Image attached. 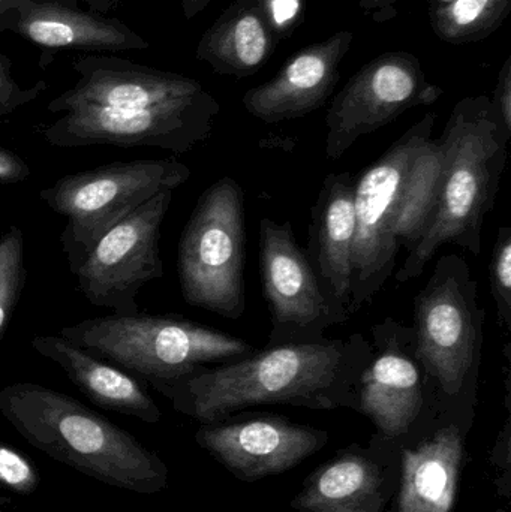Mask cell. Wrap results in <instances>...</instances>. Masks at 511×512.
Returning a JSON list of instances; mask_svg holds the SVG:
<instances>
[{
    "label": "cell",
    "instance_id": "cell-1",
    "mask_svg": "<svg viewBox=\"0 0 511 512\" xmlns=\"http://www.w3.org/2000/svg\"><path fill=\"white\" fill-rule=\"evenodd\" d=\"M372 355L371 340L284 343L255 349L248 357L198 369L155 388L179 414L216 423L255 406H293L311 411H353L357 382Z\"/></svg>",
    "mask_w": 511,
    "mask_h": 512
},
{
    "label": "cell",
    "instance_id": "cell-2",
    "mask_svg": "<svg viewBox=\"0 0 511 512\" xmlns=\"http://www.w3.org/2000/svg\"><path fill=\"white\" fill-rule=\"evenodd\" d=\"M510 140L489 96H467L453 107L438 140L443 167L434 210L396 271L399 283L422 276L443 246L482 254L483 224L500 191Z\"/></svg>",
    "mask_w": 511,
    "mask_h": 512
},
{
    "label": "cell",
    "instance_id": "cell-3",
    "mask_svg": "<svg viewBox=\"0 0 511 512\" xmlns=\"http://www.w3.org/2000/svg\"><path fill=\"white\" fill-rule=\"evenodd\" d=\"M0 414L36 450L120 490L167 489L168 466L135 436L53 388L15 382L0 388Z\"/></svg>",
    "mask_w": 511,
    "mask_h": 512
},
{
    "label": "cell",
    "instance_id": "cell-4",
    "mask_svg": "<svg viewBox=\"0 0 511 512\" xmlns=\"http://www.w3.org/2000/svg\"><path fill=\"white\" fill-rule=\"evenodd\" d=\"M486 312L461 255H443L414 300L413 339L440 408L477 409Z\"/></svg>",
    "mask_w": 511,
    "mask_h": 512
},
{
    "label": "cell",
    "instance_id": "cell-5",
    "mask_svg": "<svg viewBox=\"0 0 511 512\" xmlns=\"http://www.w3.org/2000/svg\"><path fill=\"white\" fill-rule=\"evenodd\" d=\"M60 336L98 358L113 361L150 387L179 381L201 367L248 357L240 337L174 315H110L68 325Z\"/></svg>",
    "mask_w": 511,
    "mask_h": 512
},
{
    "label": "cell",
    "instance_id": "cell-6",
    "mask_svg": "<svg viewBox=\"0 0 511 512\" xmlns=\"http://www.w3.org/2000/svg\"><path fill=\"white\" fill-rule=\"evenodd\" d=\"M245 243V194L236 180L222 177L200 195L180 239L177 273L189 306L242 318Z\"/></svg>",
    "mask_w": 511,
    "mask_h": 512
},
{
    "label": "cell",
    "instance_id": "cell-7",
    "mask_svg": "<svg viewBox=\"0 0 511 512\" xmlns=\"http://www.w3.org/2000/svg\"><path fill=\"white\" fill-rule=\"evenodd\" d=\"M188 165L174 159L116 162L68 174L42 189L41 200L65 216L60 243L72 273L95 243L138 207L188 182Z\"/></svg>",
    "mask_w": 511,
    "mask_h": 512
},
{
    "label": "cell",
    "instance_id": "cell-8",
    "mask_svg": "<svg viewBox=\"0 0 511 512\" xmlns=\"http://www.w3.org/2000/svg\"><path fill=\"white\" fill-rule=\"evenodd\" d=\"M435 119L437 114H425L356 180L351 316L371 303L395 274L405 186L417 155L432 138Z\"/></svg>",
    "mask_w": 511,
    "mask_h": 512
},
{
    "label": "cell",
    "instance_id": "cell-9",
    "mask_svg": "<svg viewBox=\"0 0 511 512\" xmlns=\"http://www.w3.org/2000/svg\"><path fill=\"white\" fill-rule=\"evenodd\" d=\"M219 113L221 105L212 93L182 104L137 110L83 105L48 126L44 138L59 149L153 147L180 155L212 137Z\"/></svg>",
    "mask_w": 511,
    "mask_h": 512
},
{
    "label": "cell",
    "instance_id": "cell-10",
    "mask_svg": "<svg viewBox=\"0 0 511 512\" xmlns=\"http://www.w3.org/2000/svg\"><path fill=\"white\" fill-rule=\"evenodd\" d=\"M444 90L431 83L419 57L389 51L363 65L333 98L326 114V156L341 158L359 138L372 134L411 108L435 104Z\"/></svg>",
    "mask_w": 511,
    "mask_h": 512
},
{
    "label": "cell",
    "instance_id": "cell-11",
    "mask_svg": "<svg viewBox=\"0 0 511 512\" xmlns=\"http://www.w3.org/2000/svg\"><path fill=\"white\" fill-rule=\"evenodd\" d=\"M174 191H162L114 225L84 256L77 270L78 288L96 307L113 315L140 312L141 288L164 276L159 240Z\"/></svg>",
    "mask_w": 511,
    "mask_h": 512
},
{
    "label": "cell",
    "instance_id": "cell-12",
    "mask_svg": "<svg viewBox=\"0 0 511 512\" xmlns=\"http://www.w3.org/2000/svg\"><path fill=\"white\" fill-rule=\"evenodd\" d=\"M372 355L357 382L353 411L374 424L372 438L398 447L434 409L411 327L387 316L372 327Z\"/></svg>",
    "mask_w": 511,
    "mask_h": 512
},
{
    "label": "cell",
    "instance_id": "cell-13",
    "mask_svg": "<svg viewBox=\"0 0 511 512\" xmlns=\"http://www.w3.org/2000/svg\"><path fill=\"white\" fill-rule=\"evenodd\" d=\"M260 261L272 328L267 345L320 342L329 328L351 318L327 297L291 222L263 218Z\"/></svg>",
    "mask_w": 511,
    "mask_h": 512
},
{
    "label": "cell",
    "instance_id": "cell-14",
    "mask_svg": "<svg viewBox=\"0 0 511 512\" xmlns=\"http://www.w3.org/2000/svg\"><path fill=\"white\" fill-rule=\"evenodd\" d=\"M477 409L435 405L398 445L399 483L392 512H455Z\"/></svg>",
    "mask_w": 511,
    "mask_h": 512
},
{
    "label": "cell",
    "instance_id": "cell-15",
    "mask_svg": "<svg viewBox=\"0 0 511 512\" xmlns=\"http://www.w3.org/2000/svg\"><path fill=\"white\" fill-rule=\"evenodd\" d=\"M327 430L278 414H236L201 424L195 442L242 483L285 474L329 444Z\"/></svg>",
    "mask_w": 511,
    "mask_h": 512
},
{
    "label": "cell",
    "instance_id": "cell-16",
    "mask_svg": "<svg viewBox=\"0 0 511 512\" xmlns=\"http://www.w3.org/2000/svg\"><path fill=\"white\" fill-rule=\"evenodd\" d=\"M399 483L398 447L371 438L336 451L291 499L296 512H384Z\"/></svg>",
    "mask_w": 511,
    "mask_h": 512
},
{
    "label": "cell",
    "instance_id": "cell-17",
    "mask_svg": "<svg viewBox=\"0 0 511 512\" xmlns=\"http://www.w3.org/2000/svg\"><path fill=\"white\" fill-rule=\"evenodd\" d=\"M77 84L50 102L51 113H66L83 105L137 108L167 107L209 95L194 78L135 65L117 57L86 56L75 60Z\"/></svg>",
    "mask_w": 511,
    "mask_h": 512
},
{
    "label": "cell",
    "instance_id": "cell-18",
    "mask_svg": "<svg viewBox=\"0 0 511 512\" xmlns=\"http://www.w3.org/2000/svg\"><path fill=\"white\" fill-rule=\"evenodd\" d=\"M354 33L339 30L300 48L272 80L243 95L245 110L267 125L302 119L326 105L339 81V68L351 50Z\"/></svg>",
    "mask_w": 511,
    "mask_h": 512
},
{
    "label": "cell",
    "instance_id": "cell-19",
    "mask_svg": "<svg viewBox=\"0 0 511 512\" xmlns=\"http://www.w3.org/2000/svg\"><path fill=\"white\" fill-rule=\"evenodd\" d=\"M354 189L356 177L351 173L329 174L324 179L312 207L306 252L327 297L348 315L356 239Z\"/></svg>",
    "mask_w": 511,
    "mask_h": 512
},
{
    "label": "cell",
    "instance_id": "cell-20",
    "mask_svg": "<svg viewBox=\"0 0 511 512\" xmlns=\"http://www.w3.org/2000/svg\"><path fill=\"white\" fill-rule=\"evenodd\" d=\"M30 345L39 355L56 363L95 405L147 424L161 421L162 412L153 397L125 370L102 363L92 352L62 336L42 334L33 337Z\"/></svg>",
    "mask_w": 511,
    "mask_h": 512
},
{
    "label": "cell",
    "instance_id": "cell-21",
    "mask_svg": "<svg viewBox=\"0 0 511 512\" xmlns=\"http://www.w3.org/2000/svg\"><path fill=\"white\" fill-rule=\"evenodd\" d=\"M15 30L27 41L53 50H144L149 42L123 21L56 3L18 0Z\"/></svg>",
    "mask_w": 511,
    "mask_h": 512
},
{
    "label": "cell",
    "instance_id": "cell-22",
    "mask_svg": "<svg viewBox=\"0 0 511 512\" xmlns=\"http://www.w3.org/2000/svg\"><path fill=\"white\" fill-rule=\"evenodd\" d=\"M278 45L260 12L242 0H233L201 36L197 59L216 74L248 78L269 62Z\"/></svg>",
    "mask_w": 511,
    "mask_h": 512
},
{
    "label": "cell",
    "instance_id": "cell-23",
    "mask_svg": "<svg viewBox=\"0 0 511 512\" xmlns=\"http://www.w3.org/2000/svg\"><path fill=\"white\" fill-rule=\"evenodd\" d=\"M511 0H449L429 3L432 30L441 41L461 45L489 38L503 26Z\"/></svg>",
    "mask_w": 511,
    "mask_h": 512
},
{
    "label": "cell",
    "instance_id": "cell-24",
    "mask_svg": "<svg viewBox=\"0 0 511 512\" xmlns=\"http://www.w3.org/2000/svg\"><path fill=\"white\" fill-rule=\"evenodd\" d=\"M24 282V234L14 225L0 239V337L17 307Z\"/></svg>",
    "mask_w": 511,
    "mask_h": 512
},
{
    "label": "cell",
    "instance_id": "cell-25",
    "mask_svg": "<svg viewBox=\"0 0 511 512\" xmlns=\"http://www.w3.org/2000/svg\"><path fill=\"white\" fill-rule=\"evenodd\" d=\"M491 294L497 306L498 325L511 331V228L501 227L489 264Z\"/></svg>",
    "mask_w": 511,
    "mask_h": 512
},
{
    "label": "cell",
    "instance_id": "cell-26",
    "mask_svg": "<svg viewBox=\"0 0 511 512\" xmlns=\"http://www.w3.org/2000/svg\"><path fill=\"white\" fill-rule=\"evenodd\" d=\"M41 484V474L20 451L0 442V489L15 495H32Z\"/></svg>",
    "mask_w": 511,
    "mask_h": 512
},
{
    "label": "cell",
    "instance_id": "cell-27",
    "mask_svg": "<svg viewBox=\"0 0 511 512\" xmlns=\"http://www.w3.org/2000/svg\"><path fill=\"white\" fill-rule=\"evenodd\" d=\"M260 12L279 44L291 38L305 23L306 0H242Z\"/></svg>",
    "mask_w": 511,
    "mask_h": 512
},
{
    "label": "cell",
    "instance_id": "cell-28",
    "mask_svg": "<svg viewBox=\"0 0 511 512\" xmlns=\"http://www.w3.org/2000/svg\"><path fill=\"white\" fill-rule=\"evenodd\" d=\"M47 84L39 81L35 86L24 89L9 74L5 57H0V116L14 113L23 105L29 104L44 92Z\"/></svg>",
    "mask_w": 511,
    "mask_h": 512
},
{
    "label": "cell",
    "instance_id": "cell-29",
    "mask_svg": "<svg viewBox=\"0 0 511 512\" xmlns=\"http://www.w3.org/2000/svg\"><path fill=\"white\" fill-rule=\"evenodd\" d=\"M511 420L509 417L504 421L503 429L498 435L497 442L491 451V465L494 466L495 484H497L498 493L509 501L511 490Z\"/></svg>",
    "mask_w": 511,
    "mask_h": 512
},
{
    "label": "cell",
    "instance_id": "cell-30",
    "mask_svg": "<svg viewBox=\"0 0 511 512\" xmlns=\"http://www.w3.org/2000/svg\"><path fill=\"white\" fill-rule=\"evenodd\" d=\"M491 104L494 107L495 114L500 119L504 131L511 138V57L504 60L503 66L498 75L497 84H495L494 95H492Z\"/></svg>",
    "mask_w": 511,
    "mask_h": 512
},
{
    "label": "cell",
    "instance_id": "cell-31",
    "mask_svg": "<svg viewBox=\"0 0 511 512\" xmlns=\"http://www.w3.org/2000/svg\"><path fill=\"white\" fill-rule=\"evenodd\" d=\"M27 162L15 153L0 147V185H15L29 179Z\"/></svg>",
    "mask_w": 511,
    "mask_h": 512
},
{
    "label": "cell",
    "instance_id": "cell-32",
    "mask_svg": "<svg viewBox=\"0 0 511 512\" xmlns=\"http://www.w3.org/2000/svg\"><path fill=\"white\" fill-rule=\"evenodd\" d=\"M401 0H360L359 8L365 14H372L377 21L389 20Z\"/></svg>",
    "mask_w": 511,
    "mask_h": 512
},
{
    "label": "cell",
    "instance_id": "cell-33",
    "mask_svg": "<svg viewBox=\"0 0 511 512\" xmlns=\"http://www.w3.org/2000/svg\"><path fill=\"white\" fill-rule=\"evenodd\" d=\"M210 2L212 0H180V5H182V12L186 20H192V18L201 14Z\"/></svg>",
    "mask_w": 511,
    "mask_h": 512
},
{
    "label": "cell",
    "instance_id": "cell-34",
    "mask_svg": "<svg viewBox=\"0 0 511 512\" xmlns=\"http://www.w3.org/2000/svg\"><path fill=\"white\" fill-rule=\"evenodd\" d=\"M18 0H0V14L6 9L14 8L17 5Z\"/></svg>",
    "mask_w": 511,
    "mask_h": 512
},
{
    "label": "cell",
    "instance_id": "cell-35",
    "mask_svg": "<svg viewBox=\"0 0 511 512\" xmlns=\"http://www.w3.org/2000/svg\"><path fill=\"white\" fill-rule=\"evenodd\" d=\"M491 512H507V511L503 510V508H500V510H494V511H491Z\"/></svg>",
    "mask_w": 511,
    "mask_h": 512
},
{
    "label": "cell",
    "instance_id": "cell-36",
    "mask_svg": "<svg viewBox=\"0 0 511 512\" xmlns=\"http://www.w3.org/2000/svg\"><path fill=\"white\" fill-rule=\"evenodd\" d=\"M0 512H5V511L0 510Z\"/></svg>",
    "mask_w": 511,
    "mask_h": 512
}]
</instances>
